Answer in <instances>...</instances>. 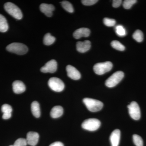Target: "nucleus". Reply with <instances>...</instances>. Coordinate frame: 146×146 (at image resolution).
<instances>
[{"label":"nucleus","mask_w":146,"mask_h":146,"mask_svg":"<svg viewBox=\"0 0 146 146\" xmlns=\"http://www.w3.org/2000/svg\"><path fill=\"white\" fill-rule=\"evenodd\" d=\"M83 102L87 109L91 112H98L103 107V103L98 100L85 98L83 100Z\"/></svg>","instance_id":"nucleus-1"},{"label":"nucleus","mask_w":146,"mask_h":146,"mask_svg":"<svg viewBox=\"0 0 146 146\" xmlns=\"http://www.w3.org/2000/svg\"><path fill=\"white\" fill-rule=\"evenodd\" d=\"M6 11L11 16L17 20H21L23 17V13L20 9L16 5L11 2L6 3L4 5Z\"/></svg>","instance_id":"nucleus-2"},{"label":"nucleus","mask_w":146,"mask_h":146,"mask_svg":"<svg viewBox=\"0 0 146 146\" xmlns=\"http://www.w3.org/2000/svg\"><path fill=\"white\" fill-rule=\"evenodd\" d=\"M6 49L9 52L14 53L18 55H23L28 51V48L23 44L13 43L8 45Z\"/></svg>","instance_id":"nucleus-3"},{"label":"nucleus","mask_w":146,"mask_h":146,"mask_svg":"<svg viewBox=\"0 0 146 146\" xmlns=\"http://www.w3.org/2000/svg\"><path fill=\"white\" fill-rule=\"evenodd\" d=\"M124 74L122 71H117L106 80L105 84L107 87L112 88L116 86L123 78Z\"/></svg>","instance_id":"nucleus-4"},{"label":"nucleus","mask_w":146,"mask_h":146,"mask_svg":"<svg viewBox=\"0 0 146 146\" xmlns=\"http://www.w3.org/2000/svg\"><path fill=\"white\" fill-rule=\"evenodd\" d=\"M112 67V63L110 61L98 63L94 65V70L97 74L101 75L111 70Z\"/></svg>","instance_id":"nucleus-5"},{"label":"nucleus","mask_w":146,"mask_h":146,"mask_svg":"<svg viewBox=\"0 0 146 146\" xmlns=\"http://www.w3.org/2000/svg\"><path fill=\"white\" fill-rule=\"evenodd\" d=\"M100 125L101 122L99 120L94 118L87 119L84 121L82 124V127L84 129L89 131L97 130Z\"/></svg>","instance_id":"nucleus-6"},{"label":"nucleus","mask_w":146,"mask_h":146,"mask_svg":"<svg viewBox=\"0 0 146 146\" xmlns=\"http://www.w3.org/2000/svg\"><path fill=\"white\" fill-rule=\"evenodd\" d=\"M48 85L52 90L55 92H61L65 88V84L63 82L56 77L50 78L48 82Z\"/></svg>","instance_id":"nucleus-7"},{"label":"nucleus","mask_w":146,"mask_h":146,"mask_svg":"<svg viewBox=\"0 0 146 146\" xmlns=\"http://www.w3.org/2000/svg\"><path fill=\"white\" fill-rule=\"evenodd\" d=\"M129 113L133 119L138 120L141 118V113L140 107L137 102H132L127 106Z\"/></svg>","instance_id":"nucleus-8"},{"label":"nucleus","mask_w":146,"mask_h":146,"mask_svg":"<svg viewBox=\"0 0 146 146\" xmlns=\"http://www.w3.org/2000/svg\"><path fill=\"white\" fill-rule=\"evenodd\" d=\"M57 69V63L55 60H51L47 62L44 66L41 68V71L43 73H54Z\"/></svg>","instance_id":"nucleus-9"},{"label":"nucleus","mask_w":146,"mask_h":146,"mask_svg":"<svg viewBox=\"0 0 146 146\" xmlns=\"http://www.w3.org/2000/svg\"><path fill=\"white\" fill-rule=\"evenodd\" d=\"M66 71L68 76L74 80H78L81 78L80 73L75 67L71 65L66 67Z\"/></svg>","instance_id":"nucleus-10"},{"label":"nucleus","mask_w":146,"mask_h":146,"mask_svg":"<svg viewBox=\"0 0 146 146\" xmlns=\"http://www.w3.org/2000/svg\"><path fill=\"white\" fill-rule=\"evenodd\" d=\"M39 139V134L37 132L29 131L27 135L26 140L28 145L31 146H36Z\"/></svg>","instance_id":"nucleus-11"},{"label":"nucleus","mask_w":146,"mask_h":146,"mask_svg":"<svg viewBox=\"0 0 146 146\" xmlns=\"http://www.w3.org/2000/svg\"><path fill=\"white\" fill-rule=\"evenodd\" d=\"M91 43L89 40L84 42H78L76 44V49L80 53H84L88 51L91 48Z\"/></svg>","instance_id":"nucleus-12"},{"label":"nucleus","mask_w":146,"mask_h":146,"mask_svg":"<svg viewBox=\"0 0 146 146\" xmlns=\"http://www.w3.org/2000/svg\"><path fill=\"white\" fill-rule=\"evenodd\" d=\"M91 31L86 28H81L76 30L73 33L74 37L76 39H79L82 37H88L90 35Z\"/></svg>","instance_id":"nucleus-13"},{"label":"nucleus","mask_w":146,"mask_h":146,"mask_svg":"<svg viewBox=\"0 0 146 146\" xmlns=\"http://www.w3.org/2000/svg\"><path fill=\"white\" fill-rule=\"evenodd\" d=\"M121 137V131L119 129H116L112 131L110 135V141L112 146H118Z\"/></svg>","instance_id":"nucleus-14"},{"label":"nucleus","mask_w":146,"mask_h":146,"mask_svg":"<svg viewBox=\"0 0 146 146\" xmlns=\"http://www.w3.org/2000/svg\"><path fill=\"white\" fill-rule=\"evenodd\" d=\"M40 9L47 17H50L52 16V11L54 10L55 7L52 4L42 3L40 5Z\"/></svg>","instance_id":"nucleus-15"},{"label":"nucleus","mask_w":146,"mask_h":146,"mask_svg":"<svg viewBox=\"0 0 146 146\" xmlns=\"http://www.w3.org/2000/svg\"><path fill=\"white\" fill-rule=\"evenodd\" d=\"M13 90L14 93L21 94L23 93L26 90V86L23 82L20 80H16L12 84Z\"/></svg>","instance_id":"nucleus-16"},{"label":"nucleus","mask_w":146,"mask_h":146,"mask_svg":"<svg viewBox=\"0 0 146 146\" xmlns=\"http://www.w3.org/2000/svg\"><path fill=\"white\" fill-rule=\"evenodd\" d=\"M1 111L3 112L2 117L4 119H8L11 117L12 108L10 105L7 104L3 105L1 107Z\"/></svg>","instance_id":"nucleus-17"},{"label":"nucleus","mask_w":146,"mask_h":146,"mask_svg":"<svg viewBox=\"0 0 146 146\" xmlns=\"http://www.w3.org/2000/svg\"><path fill=\"white\" fill-rule=\"evenodd\" d=\"M63 113V107L60 106H56L53 108L50 111V116L54 119L60 117Z\"/></svg>","instance_id":"nucleus-18"},{"label":"nucleus","mask_w":146,"mask_h":146,"mask_svg":"<svg viewBox=\"0 0 146 146\" xmlns=\"http://www.w3.org/2000/svg\"><path fill=\"white\" fill-rule=\"evenodd\" d=\"M32 113L34 117L36 118H39L41 115L40 106L39 103L36 101H34L32 103L31 105Z\"/></svg>","instance_id":"nucleus-19"},{"label":"nucleus","mask_w":146,"mask_h":146,"mask_svg":"<svg viewBox=\"0 0 146 146\" xmlns=\"http://www.w3.org/2000/svg\"><path fill=\"white\" fill-rule=\"evenodd\" d=\"M9 29L8 23L5 17L0 14V32L2 33L7 31Z\"/></svg>","instance_id":"nucleus-20"},{"label":"nucleus","mask_w":146,"mask_h":146,"mask_svg":"<svg viewBox=\"0 0 146 146\" xmlns=\"http://www.w3.org/2000/svg\"><path fill=\"white\" fill-rule=\"evenodd\" d=\"M55 40V37L51 35L50 33H48L45 35L44 36L43 42L45 45L50 46L53 44Z\"/></svg>","instance_id":"nucleus-21"},{"label":"nucleus","mask_w":146,"mask_h":146,"mask_svg":"<svg viewBox=\"0 0 146 146\" xmlns=\"http://www.w3.org/2000/svg\"><path fill=\"white\" fill-rule=\"evenodd\" d=\"M133 38L136 42H141L143 40V34L140 30L136 31L133 35Z\"/></svg>","instance_id":"nucleus-22"},{"label":"nucleus","mask_w":146,"mask_h":146,"mask_svg":"<svg viewBox=\"0 0 146 146\" xmlns=\"http://www.w3.org/2000/svg\"><path fill=\"white\" fill-rule=\"evenodd\" d=\"M115 32L118 36L123 37L126 35V31L122 25H118L115 27Z\"/></svg>","instance_id":"nucleus-23"},{"label":"nucleus","mask_w":146,"mask_h":146,"mask_svg":"<svg viewBox=\"0 0 146 146\" xmlns=\"http://www.w3.org/2000/svg\"><path fill=\"white\" fill-rule=\"evenodd\" d=\"M111 45L112 48L118 50L122 51L125 50V47L117 40L112 41L111 42Z\"/></svg>","instance_id":"nucleus-24"},{"label":"nucleus","mask_w":146,"mask_h":146,"mask_svg":"<svg viewBox=\"0 0 146 146\" xmlns=\"http://www.w3.org/2000/svg\"><path fill=\"white\" fill-rule=\"evenodd\" d=\"M61 5L65 10L70 13H73L74 11V8L70 3L68 1H64L61 2Z\"/></svg>","instance_id":"nucleus-25"},{"label":"nucleus","mask_w":146,"mask_h":146,"mask_svg":"<svg viewBox=\"0 0 146 146\" xmlns=\"http://www.w3.org/2000/svg\"><path fill=\"white\" fill-rule=\"evenodd\" d=\"M133 143L136 146H143V139L139 135L137 134H134L133 136Z\"/></svg>","instance_id":"nucleus-26"},{"label":"nucleus","mask_w":146,"mask_h":146,"mask_svg":"<svg viewBox=\"0 0 146 146\" xmlns=\"http://www.w3.org/2000/svg\"><path fill=\"white\" fill-rule=\"evenodd\" d=\"M136 2V0H125L123 3V7L125 9H129Z\"/></svg>","instance_id":"nucleus-27"},{"label":"nucleus","mask_w":146,"mask_h":146,"mask_svg":"<svg viewBox=\"0 0 146 146\" xmlns=\"http://www.w3.org/2000/svg\"><path fill=\"white\" fill-rule=\"evenodd\" d=\"M103 21L104 25L108 27L114 26L116 23V21L115 20L109 18H104Z\"/></svg>","instance_id":"nucleus-28"},{"label":"nucleus","mask_w":146,"mask_h":146,"mask_svg":"<svg viewBox=\"0 0 146 146\" xmlns=\"http://www.w3.org/2000/svg\"><path fill=\"white\" fill-rule=\"evenodd\" d=\"M28 145L26 139L24 138H20L17 139L15 143H14L13 146H26Z\"/></svg>","instance_id":"nucleus-29"},{"label":"nucleus","mask_w":146,"mask_h":146,"mask_svg":"<svg viewBox=\"0 0 146 146\" xmlns=\"http://www.w3.org/2000/svg\"><path fill=\"white\" fill-rule=\"evenodd\" d=\"M98 1L97 0H82V3L84 5L90 6L95 4L98 2Z\"/></svg>","instance_id":"nucleus-30"},{"label":"nucleus","mask_w":146,"mask_h":146,"mask_svg":"<svg viewBox=\"0 0 146 146\" xmlns=\"http://www.w3.org/2000/svg\"><path fill=\"white\" fill-rule=\"evenodd\" d=\"M122 1L121 0H114L112 1V6L115 8H117L121 5Z\"/></svg>","instance_id":"nucleus-31"},{"label":"nucleus","mask_w":146,"mask_h":146,"mask_svg":"<svg viewBox=\"0 0 146 146\" xmlns=\"http://www.w3.org/2000/svg\"><path fill=\"white\" fill-rule=\"evenodd\" d=\"M49 146H64V145L61 142H55L50 144Z\"/></svg>","instance_id":"nucleus-32"},{"label":"nucleus","mask_w":146,"mask_h":146,"mask_svg":"<svg viewBox=\"0 0 146 146\" xmlns=\"http://www.w3.org/2000/svg\"><path fill=\"white\" fill-rule=\"evenodd\" d=\"M13 146V145H11V146Z\"/></svg>","instance_id":"nucleus-33"}]
</instances>
